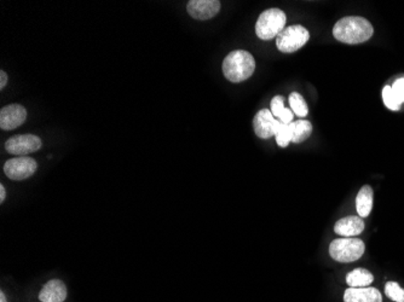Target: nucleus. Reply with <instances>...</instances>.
<instances>
[{"mask_svg":"<svg viewBox=\"0 0 404 302\" xmlns=\"http://www.w3.org/2000/svg\"><path fill=\"white\" fill-rule=\"evenodd\" d=\"M344 302H383V296L376 288H349L344 294Z\"/></svg>","mask_w":404,"mask_h":302,"instance_id":"obj_12","label":"nucleus"},{"mask_svg":"<svg viewBox=\"0 0 404 302\" xmlns=\"http://www.w3.org/2000/svg\"><path fill=\"white\" fill-rule=\"evenodd\" d=\"M224 77L231 82H242L251 78L256 69V61L251 53L236 50L229 53L223 61Z\"/></svg>","mask_w":404,"mask_h":302,"instance_id":"obj_2","label":"nucleus"},{"mask_svg":"<svg viewBox=\"0 0 404 302\" xmlns=\"http://www.w3.org/2000/svg\"><path fill=\"white\" fill-rule=\"evenodd\" d=\"M385 295L392 301L404 302V290L396 282H388L385 286Z\"/></svg>","mask_w":404,"mask_h":302,"instance_id":"obj_20","label":"nucleus"},{"mask_svg":"<svg viewBox=\"0 0 404 302\" xmlns=\"http://www.w3.org/2000/svg\"><path fill=\"white\" fill-rule=\"evenodd\" d=\"M6 198V190H5L4 185H0V203L4 202Z\"/></svg>","mask_w":404,"mask_h":302,"instance_id":"obj_24","label":"nucleus"},{"mask_svg":"<svg viewBox=\"0 0 404 302\" xmlns=\"http://www.w3.org/2000/svg\"><path fill=\"white\" fill-rule=\"evenodd\" d=\"M309 39L310 33L305 27L301 25L289 26L277 35V49L284 53L296 52L305 45Z\"/></svg>","mask_w":404,"mask_h":302,"instance_id":"obj_5","label":"nucleus"},{"mask_svg":"<svg viewBox=\"0 0 404 302\" xmlns=\"http://www.w3.org/2000/svg\"><path fill=\"white\" fill-rule=\"evenodd\" d=\"M287 17L280 9H269L260 13L256 23V34L262 40H270L277 37L286 28Z\"/></svg>","mask_w":404,"mask_h":302,"instance_id":"obj_3","label":"nucleus"},{"mask_svg":"<svg viewBox=\"0 0 404 302\" xmlns=\"http://www.w3.org/2000/svg\"><path fill=\"white\" fill-rule=\"evenodd\" d=\"M0 302H8V298H6V296H5V294L3 293V291L0 293Z\"/></svg>","mask_w":404,"mask_h":302,"instance_id":"obj_25","label":"nucleus"},{"mask_svg":"<svg viewBox=\"0 0 404 302\" xmlns=\"http://www.w3.org/2000/svg\"><path fill=\"white\" fill-rule=\"evenodd\" d=\"M67 298V286L60 279H51L39 293L42 302H63Z\"/></svg>","mask_w":404,"mask_h":302,"instance_id":"obj_11","label":"nucleus"},{"mask_svg":"<svg viewBox=\"0 0 404 302\" xmlns=\"http://www.w3.org/2000/svg\"><path fill=\"white\" fill-rule=\"evenodd\" d=\"M275 137H276V143L281 147H287L292 142V126H291V123L286 125V123H282L280 121L276 132H275Z\"/></svg>","mask_w":404,"mask_h":302,"instance_id":"obj_18","label":"nucleus"},{"mask_svg":"<svg viewBox=\"0 0 404 302\" xmlns=\"http://www.w3.org/2000/svg\"><path fill=\"white\" fill-rule=\"evenodd\" d=\"M280 120H277L269 109H262L253 118V128L262 139L271 138L275 135Z\"/></svg>","mask_w":404,"mask_h":302,"instance_id":"obj_9","label":"nucleus"},{"mask_svg":"<svg viewBox=\"0 0 404 302\" xmlns=\"http://www.w3.org/2000/svg\"><path fill=\"white\" fill-rule=\"evenodd\" d=\"M40 147H42V139L34 135H13L5 143V149L9 154L20 157L35 152Z\"/></svg>","mask_w":404,"mask_h":302,"instance_id":"obj_7","label":"nucleus"},{"mask_svg":"<svg viewBox=\"0 0 404 302\" xmlns=\"http://www.w3.org/2000/svg\"><path fill=\"white\" fill-rule=\"evenodd\" d=\"M392 90L396 94L397 97L400 99V102H404V78L398 79L396 82H393L391 86Z\"/></svg>","mask_w":404,"mask_h":302,"instance_id":"obj_22","label":"nucleus"},{"mask_svg":"<svg viewBox=\"0 0 404 302\" xmlns=\"http://www.w3.org/2000/svg\"><path fill=\"white\" fill-rule=\"evenodd\" d=\"M289 104L294 114L298 115L299 118H305L309 114V108L306 104L305 99L301 97V94L298 92H293L289 96Z\"/></svg>","mask_w":404,"mask_h":302,"instance_id":"obj_17","label":"nucleus"},{"mask_svg":"<svg viewBox=\"0 0 404 302\" xmlns=\"http://www.w3.org/2000/svg\"><path fill=\"white\" fill-rule=\"evenodd\" d=\"M188 13L196 20H210L215 17L220 10V1L218 0H191L186 5Z\"/></svg>","mask_w":404,"mask_h":302,"instance_id":"obj_10","label":"nucleus"},{"mask_svg":"<svg viewBox=\"0 0 404 302\" xmlns=\"http://www.w3.org/2000/svg\"><path fill=\"white\" fill-rule=\"evenodd\" d=\"M366 250L362 240L352 237H342L332 242L330 245V257L339 262H352L359 260Z\"/></svg>","mask_w":404,"mask_h":302,"instance_id":"obj_4","label":"nucleus"},{"mask_svg":"<svg viewBox=\"0 0 404 302\" xmlns=\"http://www.w3.org/2000/svg\"><path fill=\"white\" fill-rule=\"evenodd\" d=\"M373 196H374V192L369 185H364L359 190L356 197V207H357L359 217L366 218L371 214V208H373Z\"/></svg>","mask_w":404,"mask_h":302,"instance_id":"obj_14","label":"nucleus"},{"mask_svg":"<svg viewBox=\"0 0 404 302\" xmlns=\"http://www.w3.org/2000/svg\"><path fill=\"white\" fill-rule=\"evenodd\" d=\"M374 281V276L366 269H356L347 276L350 288H366Z\"/></svg>","mask_w":404,"mask_h":302,"instance_id":"obj_15","label":"nucleus"},{"mask_svg":"<svg viewBox=\"0 0 404 302\" xmlns=\"http://www.w3.org/2000/svg\"><path fill=\"white\" fill-rule=\"evenodd\" d=\"M374 29L369 21L364 17L347 16L335 23L333 35L344 44L356 45L369 40L373 37Z\"/></svg>","mask_w":404,"mask_h":302,"instance_id":"obj_1","label":"nucleus"},{"mask_svg":"<svg viewBox=\"0 0 404 302\" xmlns=\"http://www.w3.org/2000/svg\"><path fill=\"white\" fill-rule=\"evenodd\" d=\"M8 74L5 73L4 70L0 72V90H4L5 86L8 84Z\"/></svg>","mask_w":404,"mask_h":302,"instance_id":"obj_23","label":"nucleus"},{"mask_svg":"<svg viewBox=\"0 0 404 302\" xmlns=\"http://www.w3.org/2000/svg\"><path fill=\"white\" fill-rule=\"evenodd\" d=\"M383 99L385 106H388L390 111H398L400 109V102L396 94L392 90L391 86H385L383 90Z\"/></svg>","mask_w":404,"mask_h":302,"instance_id":"obj_19","label":"nucleus"},{"mask_svg":"<svg viewBox=\"0 0 404 302\" xmlns=\"http://www.w3.org/2000/svg\"><path fill=\"white\" fill-rule=\"evenodd\" d=\"M38 164L35 160L28 156H21L6 161L4 173L11 180H25L33 176L37 172Z\"/></svg>","mask_w":404,"mask_h":302,"instance_id":"obj_6","label":"nucleus"},{"mask_svg":"<svg viewBox=\"0 0 404 302\" xmlns=\"http://www.w3.org/2000/svg\"><path fill=\"white\" fill-rule=\"evenodd\" d=\"M364 230V221L361 217L342 218L337 221L335 231L339 236L351 237L359 236Z\"/></svg>","mask_w":404,"mask_h":302,"instance_id":"obj_13","label":"nucleus"},{"mask_svg":"<svg viewBox=\"0 0 404 302\" xmlns=\"http://www.w3.org/2000/svg\"><path fill=\"white\" fill-rule=\"evenodd\" d=\"M292 126L293 143H301L309 138L313 133V125L306 120H298L291 123Z\"/></svg>","mask_w":404,"mask_h":302,"instance_id":"obj_16","label":"nucleus"},{"mask_svg":"<svg viewBox=\"0 0 404 302\" xmlns=\"http://www.w3.org/2000/svg\"><path fill=\"white\" fill-rule=\"evenodd\" d=\"M27 120V111L21 104H10L0 111V127L4 131H11L21 126Z\"/></svg>","mask_w":404,"mask_h":302,"instance_id":"obj_8","label":"nucleus"},{"mask_svg":"<svg viewBox=\"0 0 404 302\" xmlns=\"http://www.w3.org/2000/svg\"><path fill=\"white\" fill-rule=\"evenodd\" d=\"M284 103H285V99L282 96H276V97L272 99L270 111H271L272 115L275 118H277V120L281 118V115L285 113L286 108L284 106Z\"/></svg>","mask_w":404,"mask_h":302,"instance_id":"obj_21","label":"nucleus"}]
</instances>
